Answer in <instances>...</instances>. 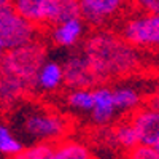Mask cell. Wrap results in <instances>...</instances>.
Listing matches in <instances>:
<instances>
[{"mask_svg": "<svg viewBox=\"0 0 159 159\" xmlns=\"http://www.w3.org/2000/svg\"><path fill=\"white\" fill-rule=\"evenodd\" d=\"M10 5L24 19L35 25L48 24L51 0H10Z\"/></svg>", "mask_w": 159, "mask_h": 159, "instance_id": "12", "label": "cell"}, {"mask_svg": "<svg viewBox=\"0 0 159 159\" xmlns=\"http://www.w3.org/2000/svg\"><path fill=\"white\" fill-rule=\"evenodd\" d=\"M81 51L100 84L108 80L132 75L143 65L140 49L129 45L119 34L111 30L91 34L84 40Z\"/></svg>", "mask_w": 159, "mask_h": 159, "instance_id": "2", "label": "cell"}, {"mask_svg": "<svg viewBox=\"0 0 159 159\" xmlns=\"http://www.w3.org/2000/svg\"><path fill=\"white\" fill-rule=\"evenodd\" d=\"M92 89L91 88H75V89H70V92L67 94V102L69 108L72 111H76V113H84V115H89L91 108H92Z\"/></svg>", "mask_w": 159, "mask_h": 159, "instance_id": "17", "label": "cell"}, {"mask_svg": "<svg viewBox=\"0 0 159 159\" xmlns=\"http://www.w3.org/2000/svg\"><path fill=\"white\" fill-rule=\"evenodd\" d=\"M129 121L135 130V135L140 145L159 147V113L156 100L148 105H140L132 111Z\"/></svg>", "mask_w": 159, "mask_h": 159, "instance_id": "7", "label": "cell"}, {"mask_svg": "<svg viewBox=\"0 0 159 159\" xmlns=\"http://www.w3.org/2000/svg\"><path fill=\"white\" fill-rule=\"evenodd\" d=\"M19 105V129L35 143H56L69 134L70 123L64 115L38 105Z\"/></svg>", "mask_w": 159, "mask_h": 159, "instance_id": "3", "label": "cell"}, {"mask_svg": "<svg viewBox=\"0 0 159 159\" xmlns=\"http://www.w3.org/2000/svg\"><path fill=\"white\" fill-rule=\"evenodd\" d=\"M132 2L139 11H147V13H157L159 11V0H129Z\"/></svg>", "mask_w": 159, "mask_h": 159, "instance_id": "21", "label": "cell"}, {"mask_svg": "<svg viewBox=\"0 0 159 159\" xmlns=\"http://www.w3.org/2000/svg\"><path fill=\"white\" fill-rule=\"evenodd\" d=\"M61 64L64 73V84L67 88H96L100 84L81 49L72 51Z\"/></svg>", "mask_w": 159, "mask_h": 159, "instance_id": "6", "label": "cell"}, {"mask_svg": "<svg viewBox=\"0 0 159 159\" xmlns=\"http://www.w3.org/2000/svg\"><path fill=\"white\" fill-rule=\"evenodd\" d=\"M111 96L118 113H132L143 103L140 91L129 84H119L111 88Z\"/></svg>", "mask_w": 159, "mask_h": 159, "instance_id": "14", "label": "cell"}, {"mask_svg": "<svg viewBox=\"0 0 159 159\" xmlns=\"http://www.w3.org/2000/svg\"><path fill=\"white\" fill-rule=\"evenodd\" d=\"M45 159H92L88 145L76 140H59L52 143V148Z\"/></svg>", "mask_w": 159, "mask_h": 159, "instance_id": "13", "label": "cell"}, {"mask_svg": "<svg viewBox=\"0 0 159 159\" xmlns=\"http://www.w3.org/2000/svg\"><path fill=\"white\" fill-rule=\"evenodd\" d=\"M86 27L81 16L56 22L51 25V42L59 48H76L86 35Z\"/></svg>", "mask_w": 159, "mask_h": 159, "instance_id": "9", "label": "cell"}, {"mask_svg": "<svg viewBox=\"0 0 159 159\" xmlns=\"http://www.w3.org/2000/svg\"><path fill=\"white\" fill-rule=\"evenodd\" d=\"M64 84V73L62 64L56 59H45L40 65V69L35 75V91L51 94L61 89Z\"/></svg>", "mask_w": 159, "mask_h": 159, "instance_id": "11", "label": "cell"}, {"mask_svg": "<svg viewBox=\"0 0 159 159\" xmlns=\"http://www.w3.org/2000/svg\"><path fill=\"white\" fill-rule=\"evenodd\" d=\"M92 108L89 111L91 121L99 127H105L110 123L115 121V118L118 115L113 96H111V88L99 84L92 89Z\"/></svg>", "mask_w": 159, "mask_h": 159, "instance_id": "10", "label": "cell"}, {"mask_svg": "<svg viewBox=\"0 0 159 159\" xmlns=\"http://www.w3.org/2000/svg\"><path fill=\"white\" fill-rule=\"evenodd\" d=\"M127 159H159V150L156 147H148V145H135L134 148L126 151Z\"/></svg>", "mask_w": 159, "mask_h": 159, "instance_id": "20", "label": "cell"}, {"mask_svg": "<svg viewBox=\"0 0 159 159\" xmlns=\"http://www.w3.org/2000/svg\"><path fill=\"white\" fill-rule=\"evenodd\" d=\"M110 139L116 147H119L124 151H127L130 148H134L135 145H139L135 130H134V127H132L129 119L118 123L116 126H113L110 129Z\"/></svg>", "mask_w": 159, "mask_h": 159, "instance_id": "15", "label": "cell"}, {"mask_svg": "<svg viewBox=\"0 0 159 159\" xmlns=\"http://www.w3.org/2000/svg\"><path fill=\"white\" fill-rule=\"evenodd\" d=\"M52 148V143H34L32 147L22 148L19 153L10 156L8 159H45Z\"/></svg>", "mask_w": 159, "mask_h": 159, "instance_id": "19", "label": "cell"}, {"mask_svg": "<svg viewBox=\"0 0 159 159\" xmlns=\"http://www.w3.org/2000/svg\"><path fill=\"white\" fill-rule=\"evenodd\" d=\"M119 35L137 49H156L159 43L157 13L139 11L127 16L119 25Z\"/></svg>", "mask_w": 159, "mask_h": 159, "instance_id": "4", "label": "cell"}, {"mask_svg": "<svg viewBox=\"0 0 159 159\" xmlns=\"http://www.w3.org/2000/svg\"><path fill=\"white\" fill-rule=\"evenodd\" d=\"M76 16H80V5L76 0H51V8L48 16L49 25Z\"/></svg>", "mask_w": 159, "mask_h": 159, "instance_id": "16", "label": "cell"}, {"mask_svg": "<svg viewBox=\"0 0 159 159\" xmlns=\"http://www.w3.org/2000/svg\"><path fill=\"white\" fill-rule=\"evenodd\" d=\"M46 59V48L32 40L0 54V107L15 108L35 91V75Z\"/></svg>", "mask_w": 159, "mask_h": 159, "instance_id": "1", "label": "cell"}, {"mask_svg": "<svg viewBox=\"0 0 159 159\" xmlns=\"http://www.w3.org/2000/svg\"><path fill=\"white\" fill-rule=\"evenodd\" d=\"M37 38V25L24 19L11 5L0 7V54Z\"/></svg>", "mask_w": 159, "mask_h": 159, "instance_id": "5", "label": "cell"}, {"mask_svg": "<svg viewBox=\"0 0 159 159\" xmlns=\"http://www.w3.org/2000/svg\"><path fill=\"white\" fill-rule=\"evenodd\" d=\"M22 148L24 145L21 139L13 132V129L5 123H0V154L10 157L13 154L19 153Z\"/></svg>", "mask_w": 159, "mask_h": 159, "instance_id": "18", "label": "cell"}, {"mask_svg": "<svg viewBox=\"0 0 159 159\" xmlns=\"http://www.w3.org/2000/svg\"><path fill=\"white\" fill-rule=\"evenodd\" d=\"M5 5H10V0H0V7H5Z\"/></svg>", "mask_w": 159, "mask_h": 159, "instance_id": "22", "label": "cell"}, {"mask_svg": "<svg viewBox=\"0 0 159 159\" xmlns=\"http://www.w3.org/2000/svg\"><path fill=\"white\" fill-rule=\"evenodd\" d=\"M80 16L89 25H103L121 15L129 0H76Z\"/></svg>", "mask_w": 159, "mask_h": 159, "instance_id": "8", "label": "cell"}]
</instances>
